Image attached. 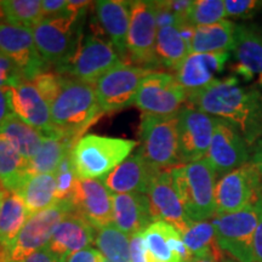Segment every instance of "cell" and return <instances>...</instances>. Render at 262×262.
I'll return each instance as SVG.
<instances>
[{"instance_id": "cell-24", "label": "cell", "mask_w": 262, "mask_h": 262, "mask_svg": "<svg viewBox=\"0 0 262 262\" xmlns=\"http://www.w3.org/2000/svg\"><path fill=\"white\" fill-rule=\"evenodd\" d=\"M149 199L142 193L113 194V224L129 237L142 233L153 224Z\"/></svg>"}, {"instance_id": "cell-10", "label": "cell", "mask_w": 262, "mask_h": 262, "mask_svg": "<svg viewBox=\"0 0 262 262\" xmlns=\"http://www.w3.org/2000/svg\"><path fill=\"white\" fill-rule=\"evenodd\" d=\"M261 198V175L253 163H248L216 182L215 216L238 212L255 205Z\"/></svg>"}, {"instance_id": "cell-34", "label": "cell", "mask_w": 262, "mask_h": 262, "mask_svg": "<svg viewBox=\"0 0 262 262\" xmlns=\"http://www.w3.org/2000/svg\"><path fill=\"white\" fill-rule=\"evenodd\" d=\"M182 241L192 257L211 256L220 261L221 249L216 242L215 228L211 222H193L182 234Z\"/></svg>"}, {"instance_id": "cell-16", "label": "cell", "mask_w": 262, "mask_h": 262, "mask_svg": "<svg viewBox=\"0 0 262 262\" xmlns=\"http://www.w3.org/2000/svg\"><path fill=\"white\" fill-rule=\"evenodd\" d=\"M0 54L14 61L26 81H32L44 73L49 66L39 54L32 28L8 22L0 25Z\"/></svg>"}, {"instance_id": "cell-14", "label": "cell", "mask_w": 262, "mask_h": 262, "mask_svg": "<svg viewBox=\"0 0 262 262\" xmlns=\"http://www.w3.org/2000/svg\"><path fill=\"white\" fill-rule=\"evenodd\" d=\"M179 149L182 164L204 159L214 135L216 118L194 107H183L178 116Z\"/></svg>"}, {"instance_id": "cell-45", "label": "cell", "mask_w": 262, "mask_h": 262, "mask_svg": "<svg viewBox=\"0 0 262 262\" xmlns=\"http://www.w3.org/2000/svg\"><path fill=\"white\" fill-rule=\"evenodd\" d=\"M103 255L94 248H85L68 256L63 262H102Z\"/></svg>"}, {"instance_id": "cell-11", "label": "cell", "mask_w": 262, "mask_h": 262, "mask_svg": "<svg viewBox=\"0 0 262 262\" xmlns=\"http://www.w3.org/2000/svg\"><path fill=\"white\" fill-rule=\"evenodd\" d=\"M187 100V91L181 86L176 77L152 71L141 81L134 104L143 114L172 117L181 112L183 103Z\"/></svg>"}, {"instance_id": "cell-46", "label": "cell", "mask_w": 262, "mask_h": 262, "mask_svg": "<svg viewBox=\"0 0 262 262\" xmlns=\"http://www.w3.org/2000/svg\"><path fill=\"white\" fill-rule=\"evenodd\" d=\"M8 90L0 89V127L4 125L6 120L14 114L11 111V107H10Z\"/></svg>"}, {"instance_id": "cell-7", "label": "cell", "mask_w": 262, "mask_h": 262, "mask_svg": "<svg viewBox=\"0 0 262 262\" xmlns=\"http://www.w3.org/2000/svg\"><path fill=\"white\" fill-rule=\"evenodd\" d=\"M255 205L233 214L217 215L211 221L219 248L239 262H254V235L258 221Z\"/></svg>"}, {"instance_id": "cell-35", "label": "cell", "mask_w": 262, "mask_h": 262, "mask_svg": "<svg viewBox=\"0 0 262 262\" xmlns=\"http://www.w3.org/2000/svg\"><path fill=\"white\" fill-rule=\"evenodd\" d=\"M95 244L97 250L110 262L130 261V237L114 224L96 229Z\"/></svg>"}, {"instance_id": "cell-28", "label": "cell", "mask_w": 262, "mask_h": 262, "mask_svg": "<svg viewBox=\"0 0 262 262\" xmlns=\"http://www.w3.org/2000/svg\"><path fill=\"white\" fill-rule=\"evenodd\" d=\"M77 141L66 136L63 133L45 135L40 148L29 162V175L55 173L66 157L73 149Z\"/></svg>"}, {"instance_id": "cell-9", "label": "cell", "mask_w": 262, "mask_h": 262, "mask_svg": "<svg viewBox=\"0 0 262 262\" xmlns=\"http://www.w3.org/2000/svg\"><path fill=\"white\" fill-rule=\"evenodd\" d=\"M150 70L120 62L94 84L102 113H112L135 102L141 81Z\"/></svg>"}, {"instance_id": "cell-32", "label": "cell", "mask_w": 262, "mask_h": 262, "mask_svg": "<svg viewBox=\"0 0 262 262\" xmlns=\"http://www.w3.org/2000/svg\"><path fill=\"white\" fill-rule=\"evenodd\" d=\"M29 216L18 193L6 191L0 206V245L4 251L17 237Z\"/></svg>"}, {"instance_id": "cell-50", "label": "cell", "mask_w": 262, "mask_h": 262, "mask_svg": "<svg viewBox=\"0 0 262 262\" xmlns=\"http://www.w3.org/2000/svg\"><path fill=\"white\" fill-rule=\"evenodd\" d=\"M3 24H6V17L4 14V10H3L2 2H0V25H3Z\"/></svg>"}, {"instance_id": "cell-8", "label": "cell", "mask_w": 262, "mask_h": 262, "mask_svg": "<svg viewBox=\"0 0 262 262\" xmlns=\"http://www.w3.org/2000/svg\"><path fill=\"white\" fill-rule=\"evenodd\" d=\"M83 18L64 14L44 18L32 29L39 54L48 64L58 67L67 60L83 29Z\"/></svg>"}, {"instance_id": "cell-53", "label": "cell", "mask_w": 262, "mask_h": 262, "mask_svg": "<svg viewBox=\"0 0 262 262\" xmlns=\"http://www.w3.org/2000/svg\"><path fill=\"white\" fill-rule=\"evenodd\" d=\"M0 255H5V251H4V249H3L2 245H0ZM5 256H6V255H5Z\"/></svg>"}, {"instance_id": "cell-15", "label": "cell", "mask_w": 262, "mask_h": 262, "mask_svg": "<svg viewBox=\"0 0 262 262\" xmlns=\"http://www.w3.org/2000/svg\"><path fill=\"white\" fill-rule=\"evenodd\" d=\"M249 145L237 127L216 118L212 140L205 159L222 176L249 163Z\"/></svg>"}, {"instance_id": "cell-17", "label": "cell", "mask_w": 262, "mask_h": 262, "mask_svg": "<svg viewBox=\"0 0 262 262\" xmlns=\"http://www.w3.org/2000/svg\"><path fill=\"white\" fill-rule=\"evenodd\" d=\"M70 203L73 212L96 229L113 224V194L101 179H78Z\"/></svg>"}, {"instance_id": "cell-19", "label": "cell", "mask_w": 262, "mask_h": 262, "mask_svg": "<svg viewBox=\"0 0 262 262\" xmlns=\"http://www.w3.org/2000/svg\"><path fill=\"white\" fill-rule=\"evenodd\" d=\"M12 113L44 135L61 133L51 119V108L32 81L8 90Z\"/></svg>"}, {"instance_id": "cell-43", "label": "cell", "mask_w": 262, "mask_h": 262, "mask_svg": "<svg viewBox=\"0 0 262 262\" xmlns=\"http://www.w3.org/2000/svg\"><path fill=\"white\" fill-rule=\"evenodd\" d=\"M257 212V228L254 235V262H262V198L255 205Z\"/></svg>"}, {"instance_id": "cell-3", "label": "cell", "mask_w": 262, "mask_h": 262, "mask_svg": "<svg viewBox=\"0 0 262 262\" xmlns=\"http://www.w3.org/2000/svg\"><path fill=\"white\" fill-rule=\"evenodd\" d=\"M176 191L191 222L208 221L216 215V172L205 158L170 169Z\"/></svg>"}, {"instance_id": "cell-40", "label": "cell", "mask_w": 262, "mask_h": 262, "mask_svg": "<svg viewBox=\"0 0 262 262\" xmlns=\"http://www.w3.org/2000/svg\"><path fill=\"white\" fill-rule=\"evenodd\" d=\"M25 81L24 74L14 61L0 54V89H12Z\"/></svg>"}, {"instance_id": "cell-20", "label": "cell", "mask_w": 262, "mask_h": 262, "mask_svg": "<svg viewBox=\"0 0 262 262\" xmlns=\"http://www.w3.org/2000/svg\"><path fill=\"white\" fill-rule=\"evenodd\" d=\"M148 262H191L182 234L164 221H155L142 232Z\"/></svg>"}, {"instance_id": "cell-6", "label": "cell", "mask_w": 262, "mask_h": 262, "mask_svg": "<svg viewBox=\"0 0 262 262\" xmlns=\"http://www.w3.org/2000/svg\"><path fill=\"white\" fill-rule=\"evenodd\" d=\"M178 116L158 117L143 114L141 119L139 153L157 171L182 164L179 149Z\"/></svg>"}, {"instance_id": "cell-29", "label": "cell", "mask_w": 262, "mask_h": 262, "mask_svg": "<svg viewBox=\"0 0 262 262\" xmlns=\"http://www.w3.org/2000/svg\"><path fill=\"white\" fill-rule=\"evenodd\" d=\"M17 193L24 201L29 215L48 210L58 203L56 196V175H29Z\"/></svg>"}, {"instance_id": "cell-25", "label": "cell", "mask_w": 262, "mask_h": 262, "mask_svg": "<svg viewBox=\"0 0 262 262\" xmlns=\"http://www.w3.org/2000/svg\"><path fill=\"white\" fill-rule=\"evenodd\" d=\"M234 56L235 73L244 79H256L262 88V31L254 26H237Z\"/></svg>"}, {"instance_id": "cell-2", "label": "cell", "mask_w": 262, "mask_h": 262, "mask_svg": "<svg viewBox=\"0 0 262 262\" xmlns=\"http://www.w3.org/2000/svg\"><path fill=\"white\" fill-rule=\"evenodd\" d=\"M50 108L54 125L74 141L103 114L94 84L75 79H64Z\"/></svg>"}, {"instance_id": "cell-52", "label": "cell", "mask_w": 262, "mask_h": 262, "mask_svg": "<svg viewBox=\"0 0 262 262\" xmlns=\"http://www.w3.org/2000/svg\"><path fill=\"white\" fill-rule=\"evenodd\" d=\"M0 262H9L5 255H0Z\"/></svg>"}, {"instance_id": "cell-27", "label": "cell", "mask_w": 262, "mask_h": 262, "mask_svg": "<svg viewBox=\"0 0 262 262\" xmlns=\"http://www.w3.org/2000/svg\"><path fill=\"white\" fill-rule=\"evenodd\" d=\"M235 29L237 26L227 19L195 27L191 42V54H224L233 51Z\"/></svg>"}, {"instance_id": "cell-47", "label": "cell", "mask_w": 262, "mask_h": 262, "mask_svg": "<svg viewBox=\"0 0 262 262\" xmlns=\"http://www.w3.org/2000/svg\"><path fill=\"white\" fill-rule=\"evenodd\" d=\"M18 262H60L55 257L54 254H51V251L48 248L41 249V250L35 251L31 255H28L27 257H25L24 260Z\"/></svg>"}, {"instance_id": "cell-36", "label": "cell", "mask_w": 262, "mask_h": 262, "mask_svg": "<svg viewBox=\"0 0 262 262\" xmlns=\"http://www.w3.org/2000/svg\"><path fill=\"white\" fill-rule=\"evenodd\" d=\"M2 6L8 24L33 29L44 19L39 0H3Z\"/></svg>"}, {"instance_id": "cell-51", "label": "cell", "mask_w": 262, "mask_h": 262, "mask_svg": "<svg viewBox=\"0 0 262 262\" xmlns=\"http://www.w3.org/2000/svg\"><path fill=\"white\" fill-rule=\"evenodd\" d=\"M5 192H6V189L3 187V185L0 183V206H2V202H3V198H4V195H5Z\"/></svg>"}, {"instance_id": "cell-33", "label": "cell", "mask_w": 262, "mask_h": 262, "mask_svg": "<svg viewBox=\"0 0 262 262\" xmlns=\"http://www.w3.org/2000/svg\"><path fill=\"white\" fill-rule=\"evenodd\" d=\"M29 162L0 137V183L6 191H19L29 176Z\"/></svg>"}, {"instance_id": "cell-1", "label": "cell", "mask_w": 262, "mask_h": 262, "mask_svg": "<svg viewBox=\"0 0 262 262\" xmlns=\"http://www.w3.org/2000/svg\"><path fill=\"white\" fill-rule=\"evenodd\" d=\"M191 107L237 127L249 146L262 135V94L243 86L235 77L217 79L188 96Z\"/></svg>"}, {"instance_id": "cell-37", "label": "cell", "mask_w": 262, "mask_h": 262, "mask_svg": "<svg viewBox=\"0 0 262 262\" xmlns=\"http://www.w3.org/2000/svg\"><path fill=\"white\" fill-rule=\"evenodd\" d=\"M226 17L225 2L222 0H198L193 2L187 22L193 27L209 26L224 21Z\"/></svg>"}, {"instance_id": "cell-18", "label": "cell", "mask_w": 262, "mask_h": 262, "mask_svg": "<svg viewBox=\"0 0 262 262\" xmlns=\"http://www.w3.org/2000/svg\"><path fill=\"white\" fill-rule=\"evenodd\" d=\"M147 196L149 199L150 212L155 221L168 222L181 234L193 224L186 215L170 169L157 172L147 192Z\"/></svg>"}, {"instance_id": "cell-42", "label": "cell", "mask_w": 262, "mask_h": 262, "mask_svg": "<svg viewBox=\"0 0 262 262\" xmlns=\"http://www.w3.org/2000/svg\"><path fill=\"white\" fill-rule=\"evenodd\" d=\"M130 261L131 262H148L147 250L142 234H135L130 237Z\"/></svg>"}, {"instance_id": "cell-21", "label": "cell", "mask_w": 262, "mask_h": 262, "mask_svg": "<svg viewBox=\"0 0 262 262\" xmlns=\"http://www.w3.org/2000/svg\"><path fill=\"white\" fill-rule=\"evenodd\" d=\"M229 58L224 54H189L176 70V79L187 91L188 96L198 93L216 81Z\"/></svg>"}, {"instance_id": "cell-30", "label": "cell", "mask_w": 262, "mask_h": 262, "mask_svg": "<svg viewBox=\"0 0 262 262\" xmlns=\"http://www.w3.org/2000/svg\"><path fill=\"white\" fill-rule=\"evenodd\" d=\"M189 54L191 48L182 37L179 24L158 27L156 42L157 64L170 70H178Z\"/></svg>"}, {"instance_id": "cell-12", "label": "cell", "mask_w": 262, "mask_h": 262, "mask_svg": "<svg viewBox=\"0 0 262 262\" xmlns=\"http://www.w3.org/2000/svg\"><path fill=\"white\" fill-rule=\"evenodd\" d=\"M72 211L73 208L70 201H62L48 210L29 216L17 237L5 250L8 261L18 262L28 255L47 248L58 224Z\"/></svg>"}, {"instance_id": "cell-48", "label": "cell", "mask_w": 262, "mask_h": 262, "mask_svg": "<svg viewBox=\"0 0 262 262\" xmlns=\"http://www.w3.org/2000/svg\"><path fill=\"white\" fill-rule=\"evenodd\" d=\"M253 164L255 168L257 169V171L260 172L262 178V140H258L257 142L255 143L253 153Z\"/></svg>"}, {"instance_id": "cell-39", "label": "cell", "mask_w": 262, "mask_h": 262, "mask_svg": "<svg viewBox=\"0 0 262 262\" xmlns=\"http://www.w3.org/2000/svg\"><path fill=\"white\" fill-rule=\"evenodd\" d=\"M64 77H62L60 73H49V72H44V73L39 74L32 80V83L35 85L39 93L44 100L50 104L55 101L57 95L60 94L62 89V85L64 83Z\"/></svg>"}, {"instance_id": "cell-13", "label": "cell", "mask_w": 262, "mask_h": 262, "mask_svg": "<svg viewBox=\"0 0 262 262\" xmlns=\"http://www.w3.org/2000/svg\"><path fill=\"white\" fill-rule=\"evenodd\" d=\"M130 4V25L127 33V55L142 64L157 63V26L155 2L136 0Z\"/></svg>"}, {"instance_id": "cell-26", "label": "cell", "mask_w": 262, "mask_h": 262, "mask_svg": "<svg viewBox=\"0 0 262 262\" xmlns=\"http://www.w3.org/2000/svg\"><path fill=\"white\" fill-rule=\"evenodd\" d=\"M96 19L118 54L127 55V33L130 25V4L122 0H101L95 3Z\"/></svg>"}, {"instance_id": "cell-49", "label": "cell", "mask_w": 262, "mask_h": 262, "mask_svg": "<svg viewBox=\"0 0 262 262\" xmlns=\"http://www.w3.org/2000/svg\"><path fill=\"white\" fill-rule=\"evenodd\" d=\"M191 262H219V261L211 256H203V257H192Z\"/></svg>"}, {"instance_id": "cell-41", "label": "cell", "mask_w": 262, "mask_h": 262, "mask_svg": "<svg viewBox=\"0 0 262 262\" xmlns=\"http://www.w3.org/2000/svg\"><path fill=\"white\" fill-rule=\"evenodd\" d=\"M262 3L255 0H226V16L229 17H250Z\"/></svg>"}, {"instance_id": "cell-54", "label": "cell", "mask_w": 262, "mask_h": 262, "mask_svg": "<svg viewBox=\"0 0 262 262\" xmlns=\"http://www.w3.org/2000/svg\"><path fill=\"white\" fill-rule=\"evenodd\" d=\"M102 262H110V261H108V260H107V258H103V260H102Z\"/></svg>"}, {"instance_id": "cell-44", "label": "cell", "mask_w": 262, "mask_h": 262, "mask_svg": "<svg viewBox=\"0 0 262 262\" xmlns=\"http://www.w3.org/2000/svg\"><path fill=\"white\" fill-rule=\"evenodd\" d=\"M41 10L44 18L67 14V0H42Z\"/></svg>"}, {"instance_id": "cell-38", "label": "cell", "mask_w": 262, "mask_h": 262, "mask_svg": "<svg viewBox=\"0 0 262 262\" xmlns=\"http://www.w3.org/2000/svg\"><path fill=\"white\" fill-rule=\"evenodd\" d=\"M72 152V150H71ZM56 175V196L57 201H70L72 193L74 191L78 176L75 173L71 153L62 160L58 169L55 172Z\"/></svg>"}, {"instance_id": "cell-5", "label": "cell", "mask_w": 262, "mask_h": 262, "mask_svg": "<svg viewBox=\"0 0 262 262\" xmlns=\"http://www.w3.org/2000/svg\"><path fill=\"white\" fill-rule=\"evenodd\" d=\"M120 62L119 54L107 38L95 33L84 34L81 29L73 51L57 70L60 74L70 75L72 79L95 84Z\"/></svg>"}, {"instance_id": "cell-4", "label": "cell", "mask_w": 262, "mask_h": 262, "mask_svg": "<svg viewBox=\"0 0 262 262\" xmlns=\"http://www.w3.org/2000/svg\"><path fill=\"white\" fill-rule=\"evenodd\" d=\"M137 142L101 135L80 137L72 149V162L78 179L93 180L103 178L129 158Z\"/></svg>"}, {"instance_id": "cell-22", "label": "cell", "mask_w": 262, "mask_h": 262, "mask_svg": "<svg viewBox=\"0 0 262 262\" xmlns=\"http://www.w3.org/2000/svg\"><path fill=\"white\" fill-rule=\"evenodd\" d=\"M96 228L75 212L66 215L52 233L48 249L60 262L95 243Z\"/></svg>"}, {"instance_id": "cell-23", "label": "cell", "mask_w": 262, "mask_h": 262, "mask_svg": "<svg viewBox=\"0 0 262 262\" xmlns=\"http://www.w3.org/2000/svg\"><path fill=\"white\" fill-rule=\"evenodd\" d=\"M157 172L159 171L153 169L145 158L139 152H136L135 155L130 156L122 164H119L108 175L103 176L101 181L112 194H124V193L147 194Z\"/></svg>"}, {"instance_id": "cell-31", "label": "cell", "mask_w": 262, "mask_h": 262, "mask_svg": "<svg viewBox=\"0 0 262 262\" xmlns=\"http://www.w3.org/2000/svg\"><path fill=\"white\" fill-rule=\"evenodd\" d=\"M0 137L8 141L26 160L31 162L40 148L45 135L12 114L0 127Z\"/></svg>"}]
</instances>
